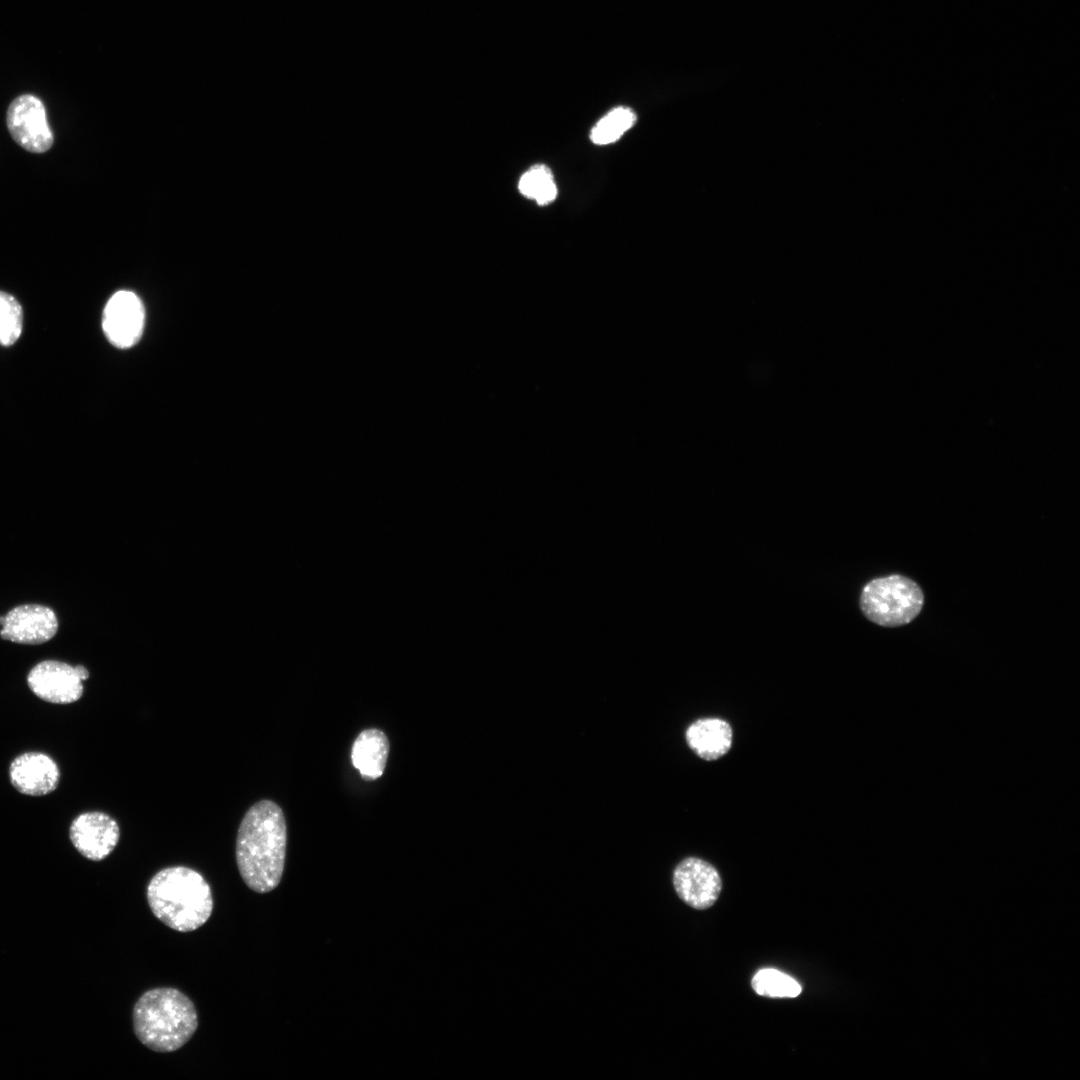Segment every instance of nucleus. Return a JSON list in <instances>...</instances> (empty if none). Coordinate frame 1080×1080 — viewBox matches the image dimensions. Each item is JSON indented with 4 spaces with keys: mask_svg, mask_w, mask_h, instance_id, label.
<instances>
[{
    "mask_svg": "<svg viewBox=\"0 0 1080 1080\" xmlns=\"http://www.w3.org/2000/svg\"><path fill=\"white\" fill-rule=\"evenodd\" d=\"M88 678L89 672L82 665L45 660L30 670L27 685L34 695L45 702L71 704L82 697V682Z\"/></svg>",
    "mask_w": 1080,
    "mask_h": 1080,
    "instance_id": "39448f33",
    "label": "nucleus"
},
{
    "mask_svg": "<svg viewBox=\"0 0 1080 1080\" xmlns=\"http://www.w3.org/2000/svg\"><path fill=\"white\" fill-rule=\"evenodd\" d=\"M635 121L636 115L630 108L617 107L597 122L591 130L590 138L595 144H610L630 129Z\"/></svg>",
    "mask_w": 1080,
    "mask_h": 1080,
    "instance_id": "4468645a",
    "label": "nucleus"
},
{
    "mask_svg": "<svg viewBox=\"0 0 1080 1080\" xmlns=\"http://www.w3.org/2000/svg\"><path fill=\"white\" fill-rule=\"evenodd\" d=\"M287 827L282 809L263 799L245 813L236 837V863L245 884L256 893L275 889L282 878Z\"/></svg>",
    "mask_w": 1080,
    "mask_h": 1080,
    "instance_id": "f257e3e1",
    "label": "nucleus"
},
{
    "mask_svg": "<svg viewBox=\"0 0 1080 1080\" xmlns=\"http://www.w3.org/2000/svg\"><path fill=\"white\" fill-rule=\"evenodd\" d=\"M755 992L768 997H797L801 993L800 984L791 976L773 969L759 970L752 979Z\"/></svg>",
    "mask_w": 1080,
    "mask_h": 1080,
    "instance_id": "2eb2a0df",
    "label": "nucleus"
},
{
    "mask_svg": "<svg viewBox=\"0 0 1080 1080\" xmlns=\"http://www.w3.org/2000/svg\"><path fill=\"white\" fill-rule=\"evenodd\" d=\"M74 848L86 859L101 861L109 856L120 838L117 821L101 811H89L74 818L69 827Z\"/></svg>",
    "mask_w": 1080,
    "mask_h": 1080,
    "instance_id": "6e6552de",
    "label": "nucleus"
},
{
    "mask_svg": "<svg viewBox=\"0 0 1080 1080\" xmlns=\"http://www.w3.org/2000/svg\"><path fill=\"white\" fill-rule=\"evenodd\" d=\"M0 637L19 644L39 645L52 639L58 630L55 612L39 604L20 605L0 617Z\"/></svg>",
    "mask_w": 1080,
    "mask_h": 1080,
    "instance_id": "1a4fd4ad",
    "label": "nucleus"
},
{
    "mask_svg": "<svg viewBox=\"0 0 1080 1080\" xmlns=\"http://www.w3.org/2000/svg\"><path fill=\"white\" fill-rule=\"evenodd\" d=\"M23 329V310L11 294L0 291V344L10 346L20 337Z\"/></svg>",
    "mask_w": 1080,
    "mask_h": 1080,
    "instance_id": "f3484780",
    "label": "nucleus"
},
{
    "mask_svg": "<svg viewBox=\"0 0 1080 1080\" xmlns=\"http://www.w3.org/2000/svg\"><path fill=\"white\" fill-rule=\"evenodd\" d=\"M673 885L678 896L686 904L695 909L704 910L711 907L718 899L722 882L719 873L710 863L689 857L675 868Z\"/></svg>",
    "mask_w": 1080,
    "mask_h": 1080,
    "instance_id": "9d476101",
    "label": "nucleus"
},
{
    "mask_svg": "<svg viewBox=\"0 0 1080 1080\" xmlns=\"http://www.w3.org/2000/svg\"><path fill=\"white\" fill-rule=\"evenodd\" d=\"M154 916L178 932H191L203 926L213 911V896L205 878L185 866L158 871L146 890Z\"/></svg>",
    "mask_w": 1080,
    "mask_h": 1080,
    "instance_id": "f03ea898",
    "label": "nucleus"
},
{
    "mask_svg": "<svg viewBox=\"0 0 1080 1080\" xmlns=\"http://www.w3.org/2000/svg\"><path fill=\"white\" fill-rule=\"evenodd\" d=\"M8 772L11 785L27 796H45L56 790L60 781V770L55 760L38 751L15 757Z\"/></svg>",
    "mask_w": 1080,
    "mask_h": 1080,
    "instance_id": "9b49d317",
    "label": "nucleus"
},
{
    "mask_svg": "<svg viewBox=\"0 0 1080 1080\" xmlns=\"http://www.w3.org/2000/svg\"><path fill=\"white\" fill-rule=\"evenodd\" d=\"M133 1029L139 1041L152 1051L173 1052L183 1047L198 1027L192 1000L172 987L144 992L133 1008Z\"/></svg>",
    "mask_w": 1080,
    "mask_h": 1080,
    "instance_id": "7ed1b4c3",
    "label": "nucleus"
},
{
    "mask_svg": "<svg viewBox=\"0 0 1080 1080\" xmlns=\"http://www.w3.org/2000/svg\"><path fill=\"white\" fill-rule=\"evenodd\" d=\"M733 732L730 724L720 718H702L686 730L690 749L704 760H716L731 748Z\"/></svg>",
    "mask_w": 1080,
    "mask_h": 1080,
    "instance_id": "f8f14e48",
    "label": "nucleus"
},
{
    "mask_svg": "<svg viewBox=\"0 0 1080 1080\" xmlns=\"http://www.w3.org/2000/svg\"><path fill=\"white\" fill-rule=\"evenodd\" d=\"M145 324V310L139 297L131 291L113 294L105 305L103 332L117 348L127 349L138 343Z\"/></svg>",
    "mask_w": 1080,
    "mask_h": 1080,
    "instance_id": "0eeeda50",
    "label": "nucleus"
},
{
    "mask_svg": "<svg viewBox=\"0 0 1080 1080\" xmlns=\"http://www.w3.org/2000/svg\"><path fill=\"white\" fill-rule=\"evenodd\" d=\"M924 602L921 588L902 575L879 577L868 582L860 596L863 614L875 624L898 627L911 622Z\"/></svg>",
    "mask_w": 1080,
    "mask_h": 1080,
    "instance_id": "20e7f679",
    "label": "nucleus"
},
{
    "mask_svg": "<svg viewBox=\"0 0 1080 1080\" xmlns=\"http://www.w3.org/2000/svg\"><path fill=\"white\" fill-rule=\"evenodd\" d=\"M389 754V741L384 732L371 728L362 731L355 739L351 760L353 766L366 781L382 776Z\"/></svg>",
    "mask_w": 1080,
    "mask_h": 1080,
    "instance_id": "ddd939ff",
    "label": "nucleus"
},
{
    "mask_svg": "<svg viewBox=\"0 0 1080 1080\" xmlns=\"http://www.w3.org/2000/svg\"><path fill=\"white\" fill-rule=\"evenodd\" d=\"M6 123L14 141L29 152L44 153L53 145L45 106L32 94L20 95L10 103Z\"/></svg>",
    "mask_w": 1080,
    "mask_h": 1080,
    "instance_id": "423d86ee",
    "label": "nucleus"
},
{
    "mask_svg": "<svg viewBox=\"0 0 1080 1080\" xmlns=\"http://www.w3.org/2000/svg\"><path fill=\"white\" fill-rule=\"evenodd\" d=\"M520 192L534 199L539 205L552 202L557 195L553 175L545 165H535L525 172L519 181Z\"/></svg>",
    "mask_w": 1080,
    "mask_h": 1080,
    "instance_id": "dca6fc26",
    "label": "nucleus"
}]
</instances>
